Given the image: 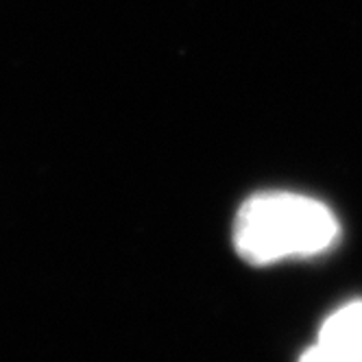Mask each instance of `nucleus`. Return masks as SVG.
Returning <instances> with one entry per match:
<instances>
[{
	"label": "nucleus",
	"mask_w": 362,
	"mask_h": 362,
	"mask_svg": "<svg viewBox=\"0 0 362 362\" xmlns=\"http://www.w3.org/2000/svg\"><path fill=\"white\" fill-rule=\"evenodd\" d=\"M301 360L362 362V299L349 301L323 321L317 343Z\"/></svg>",
	"instance_id": "nucleus-2"
},
{
	"label": "nucleus",
	"mask_w": 362,
	"mask_h": 362,
	"mask_svg": "<svg viewBox=\"0 0 362 362\" xmlns=\"http://www.w3.org/2000/svg\"><path fill=\"white\" fill-rule=\"evenodd\" d=\"M341 223L319 199L286 190L251 194L234 218V249L251 267H273L329 253Z\"/></svg>",
	"instance_id": "nucleus-1"
}]
</instances>
